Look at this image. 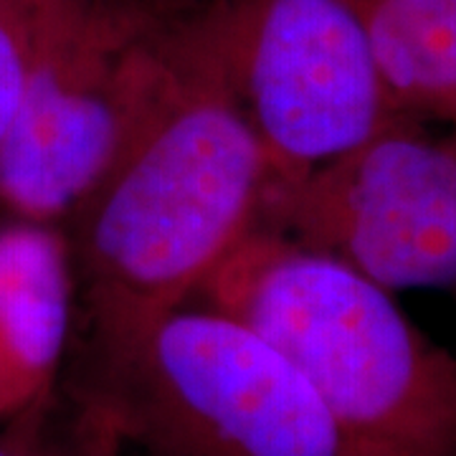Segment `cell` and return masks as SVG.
Wrapping results in <instances>:
<instances>
[{
    "label": "cell",
    "mask_w": 456,
    "mask_h": 456,
    "mask_svg": "<svg viewBox=\"0 0 456 456\" xmlns=\"http://www.w3.org/2000/svg\"><path fill=\"white\" fill-rule=\"evenodd\" d=\"M0 421H5V419H3V411H0Z\"/></svg>",
    "instance_id": "obj_14"
},
{
    "label": "cell",
    "mask_w": 456,
    "mask_h": 456,
    "mask_svg": "<svg viewBox=\"0 0 456 456\" xmlns=\"http://www.w3.org/2000/svg\"><path fill=\"white\" fill-rule=\"evenodd\" d=\"M365 33L398 110L456 119V0H342Z\"/></svg>",
    "instance_id": "obj_8"
},
{
    "label": "cell",
    "mask_w": 456,
    "mask_h": 456,
    "mask_svg": "<svg viewBox=\"0 0 456 456\" xmlns=\"http://www.w3.org/2000/svg\"><path fill=\"white\" fill-rule=\"evenodd\" d=\"M193 302L272 342L350 456H456V358L340 261L254 231Z\"/></svg>",
    "instance_id": "obj_2"
},
{
    "label": "cell",
    "mask_w": 456,
    "mask_h": 456,
    "mask_svg": "<svg viewBox=\"0 0 456 456\" xmlns=\"http://www.w3.org/2000/svg\"><path fill=\"white\" fill-rule=\"evenodd\" d=\"M180 18L239 102L272 180L299 178L408 117L342 0H198Z\"/></svg>",
    "instance_id": "obj_4"
},
{
    "label": "cell",
    "mask_w": 456,
    "mask_h": 456,
    "mask_svg": "<svg viewBox=\"0 0 456 456\" xmlns=\"http://www.w3.org/2000/svg\"><path fill=\"white\" fill-rule=\"evenodd\" d=\"M175 13L79 0L0 145V221L64 226L127 145L167 69Z\"/></svg>",
    "instance_id": "obj_5"
},
{
    "label": "cell",
    "mask_w": 456,
    "mask_h": 456,
    "mask_svg": "<svg viewBox=\"0 0 456 456\" xmlns=\"http://www.w3.org/2000/svg\"><path fill=\"white\" fill-rule=\"evenodd\" d=\"M254 231L388 292L456 287V132L401 117L310 173L272 180Z\"/></svg>",
    "instance_id": "obj_6"
},
{
    "label": "cell",
    "mask_w": 456,
    "mask_h": 456,
    "mask_svg": "<svg viewBox=\"0 0 456 456\" xmlns=\"http://www.w3.org/2000/svg\"><path fill=\"white\" fill-rule=\"evenodd\" d=\"M155 3L163 5V8H170V11H185V8L196 5L198 0H155Z\"/></svg>",
    "instance_id": "obj_11"
},
{
    "label": "cell",
    "mask_w": 456,
    "mask_h": 456,
    "mask_svg": "<svg viewBox=\"0 0 456 456\" xmlns=\"http://www.w3.org/2000/svg\"><path fill=\"white\" fill-rule=\"evenodd\" d=\"M79 0H0V145Z\"/></svg>",
    "instance_id": "obj_10"
},
{
    "label": "cell",
    "mask_w": 456,
    "mask_h": 456,
    "mask_svg": "<svg viewBox=\"0 0 456 456\" xmlns=\"http://www.w3.org/2000/svg\"><path fill=\"white\" fill-rule=\"evenodd\" d=\"M452 130H454V132H456V119H454V122H452Z\"/></svg>",
    "instance_id": "obj_12"
},
{
    "label": "cell",
    "mask_w": 456,
    "mask_h": 456,
    "mask_svg": "<svg viewBox=\"0 0 456 456\" xmlns=\"http://www.w3.org/2000/svg\"><path fill=\"white\" fill-rule=\"evenodd\" d=\"M269 178L239 102L175 13L150 110L64 224L79 330L191 305L254 233Z\"/></svg>",
    "instance_id": "obj_1"
},
{
    "label": "cell",
    "mask_w": 456,
    "mask_h": 456,
    "mask_svg": "<svg viewBox=\"0 0 456 456\" xmlns=\"http://www.w3.org/2000/svg\"><path fill=\"white\" fill-rule=\"evenodd\" d=\"M452 294H454V302H456V287H454V289H452Z\"/></svg>",
    "instance_id": "obj_13"
},
{
    "label": "cell",
    "mask_w": 456,
    "mask_h": 456,
    "mask_svg": "<svg viewBox=\"0 0 456 456\" xmlns=\"http://www.w3.org/2000/svg\"><path fill=\"white\" fill-rule=\"evenodd\" d=\"M0 456H127L112 419L89 398L56 388L5 419Z\"/></svg>",
    "instance_id": "obj_9"
},
{
    "label": "cell",
    "mask_w": 456,
    "mask_h": 456,
    "mask_svg": "<svg viewBox=\"0 0 456 456\" xmlns=\"http://www.w3.org/2000/svg\"><path fill=\"white\" fill-rule=\"evenodd\" d=\"M77 314V272L64 226L0 221L3 419L56 388Z\"/></svg>",
    "instance_id": "obj_7"
},
{
    "label": "cell",
    "mask_w": 456,
    "mask_h": 456,
    "mask_svg": "<svg viewBox=\"0 0 456 456\" xmlns=\"http://www.w3.org/2000/svg\"><path fill=\"white\" fill-rule=\"evenodd\" d=\"M77 335L69 388L134 456H350L307 378L226 312L191 302Z\"/></svg>",
    "instance_id": "obj_3"
}]
</instances>
